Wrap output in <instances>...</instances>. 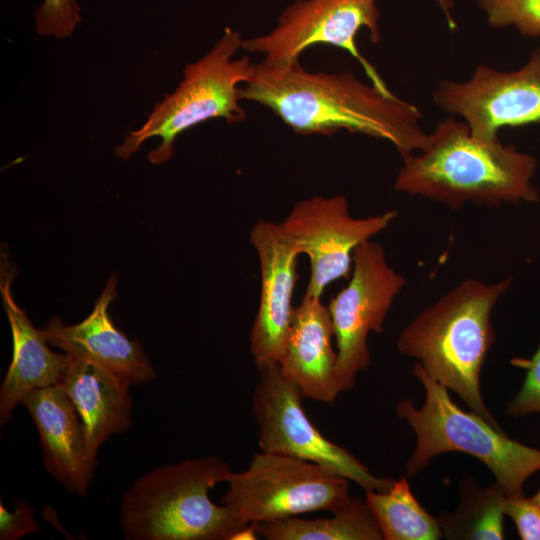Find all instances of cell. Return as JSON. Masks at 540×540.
Listing matches in <instances>:
<instances>
[{
  "label": "cell",
  "instance_id": "obj_19",
  "mask_svg": "<svg viewBox=\"0 0 540 540\" xmlns=\"http://www.w3.org/2000/svg\"><path fill=\"white\" fill-rule=\"evenodd\" d=\"M268 540H381L379 527L366 502L351 496L331 517L305 519L293 516L254 524Z\"/></svg>",
  "mask_w": 540,
  "mask_h": 540
},
{
  "label": "cell",
  "instance_id": "obj_15",
  "mask_svg": "<svg viewBox=\"0 0 540 540\" xmlns=\"http://www.w3.org/2000/svg\"><path fill=\"white\" fill-rule=\"evenodd\" d=\"M20 404L37 428L45 471L67 493L85 496L94 467L89 461L81 419L67 394L60 386L50 385L30 391Z\"/></svg>",
  "mask_w": 540,
  "mask_h": 540
},
{
  "label": "cell",
  "instance_id": "obj_7",
  "mask_svg": "<svg viewBox=\"0 0 540 540\" xmlns=\"http://www.w3.org/2000/svg\"><path fill=\"white\" fill-rule=\"evenodd\" d=\"M221 502L246 524L276 521L347 504L349 480L320 465L275 453H256L248 468L231 471Z\"/></svg>",
  "mask_w": 540,
  "mask_h": 540
},
{
  "label": "cell",
  "instance_id": "obj_24",
  "mask_svg": "<svg viewBox=\"0 0 540 540\" xmlns=\"http://www.w3.org/2000/svg\"><path fill=\"white\" fill-rule=\"evenodd\" d=\"M511 364L525 369L523 384L508 402L506 412L511 417H525L540 413V343L531 358H513Z\"/></svg>",
  "mask_w": 540,
  "mask_h": 540
},
{
  "label": "cell",
  "instance_id": "obj_3",
  "mask_svg": "<svg viewBox=\"0 0 540 540\" xmlns=\"http://www.w3.org/2000/svg\"><path fill=\"white\" fill-rule=\"evenodd\" d=\"M512 278L466 279L425 308L400 333L397 348L472 409L501 429L483 401L480 375L495 343L491 314Z\"/></svg>",
  "mask_w": 540,
  "mask_h": 540
},
{
  "label": "cell",
  "instance_id": "obj_16",
  "mask_svg": "<svg viewBox=\"0 0 540 540\" xmlns=\"http://www.w3.org/2000/svg\"><path fill=\"white\" fill-rule=\"evenodd\" d=\"M334 327L321 297L303 296L294 308L284 353L278 364L282 376L306 398L332 403L342 392L333 350Z\"/></svg>",
  "mask_w": 540,
  "mask_h": 540
},
{
  "label": "cell",
  "instance_id": "obj_22",
  "mask_svg": "<svg viewBox=\"0 0 540 540\" xmlns=\"http://www.w3.org/2000/svg\"><path fill=\"white\" fill-rule=\"evenodd\" d=\"M493 28L513 26L524 36H540V0H477Z\"/></svg>",
  "mask_w": 540,
  "mask_h": 540
},
{
  "label": "cell",
  "instance_id": "obj_26",
  "mask_svg": "<svg viewBox=\"0 0 540 540\" xmlns=\"http://www.w3.org/2000/svg\"><path fill=\"white\" fill-rule=\"evenodd\" d=\"M40 532L31 506L22 499L15 500V509L9 511L0 502V539L17 540L29 533Z\"/></svg>",
  "mask_w": 540,
  "mask_h": 540
},
{
  "label": "cell",
  "instance_id": "obj_5",
  "mask_svg": "<svg viewBox=\"0 0 540 540\" xmlns=\"http://www.w3.org/2000/svg\"><path fill=\"white\" fill-rule=\"evenodd\" d=\"M413 374L425 389V402L416 408L409 398L398 401L397 416L416 434L415 449L406 463L412 477L445 452H463L477 458L494 475L506 497L523 495L525 481L540 470V449L511 439L476 412H465L450 398L447 388L415 363Z\"/></svg>",
  "mask_w": 540,
  "mask_h": 540
},
{
  "label": "cell",
  "instance_id": "obj_8",
  "mask_svg": "<svg viewBox=\"0 0 540 540\" xmlns=\"http://www.w3.org/2000/svg\"><path fill=\"white\" fill-rule=\"evenodd\" d=\"M259 382L252 396L261 451L316 463L365 491H388L393 479L375 476L350 451L327 439L311 422L302 405L303 395L286 380L278 365L258 368Z\"/></svg>",
  "mask_w": 540,
  "mask_h": 540
},
{
  "label": "cell",
  "instance_id": "obj_28",
  "mask_svg": "<svg viewBox=\"0 0 540 540\" xmlns=\"http://www.w3.org/2000/svg\"><path fill=\"white\" fill-rule=\"evenodd\" d=\"M538 504H540V488L539 490L533 495L531 496Z\"/></svg>",
  "mask_w": 540,
  "mask_h": 540
},
{
  "label": "cell",
  "instance_id": "obj_6",
  "mask_svg": "<svg viewBox=\"0 0 540 540\" xmlns=\"http://www.w3.org/2000/svg\"><path fill=\"white\" fill-rule=\"evenodd\" d=\"M243 40L240 33L226 28L210 51L185 67L178 87L155 105L139 129L126 136L115 155L128 159L146 140L158 137L160 144L148 160L161 164L173 156L174 142L186 130L214 118L230 124L244 121L240 88L250 79L254 63L247 55L236 57Z\"/></svg>",
  "mask_w": 540,
  "mask_h": 540
},
{
  "label": "cell",
  "instance_id": "obj_20",
  "mask_svg": "<svg viewBox=\"0 0 540 540\" xmlns=\"http://www.w3.org/2000/svg\"><path fill=\"white\" fill-rule=\"evenodd\" d=\"M365 502L384 540H436L443 536L438 518L421 506L404 477L394 481L388 491H366Z\"/></svg>",
  "mask_w": 540,
  "mask_h": 540
},
{
  "label": "cell",
  "instance_id": "obj_18",
  "mask_svg": "<svg viewBox=\"0 0 540 540\" xmlns=\"http://www.w3.org/2000/svg\"><path fill=\"white\" fill-rule=\"evenodd\" d=\"M56 385L81 419L89 461L95 467L99 448L132 425L131 385L95 363L72 357Z\"/></svg>",
  "mask_w": 540,
  "mask_h": 540
},
{
  "label": "cell",
  "instance_id": "obj_1",
  "mask_svg": "<svg viewBox=\"0 0 540 540\" xmlns=\"http://www.w3.org/2000/svg\"><path fill=\"white\" fill-rule=\"evenodd\" d=\"M240 95L270 109L298 134L360 133L388 141L402 158L428 140L417 106L351 72H310L299 60L254 63Z\"/></svg>",
  "mask_w": 540,
  "mask_h": 540
},
{
  "label": "cell",
  "instance_id": "obj_12",
  "mask_svg": "<svg viewBox=\"0 0 540 540\" xmlns=\"http://www.w3.org/2000/svg\"><path fill=\"white\" fill-rule=\"evenodd\" d=\"M444 112L461 116L472 135L499 140L502 127L540 122V48L512 72L479 65L466 81L441 80L433 92Z\"/></svg>",
  "mask_w": 540,
  "mask_h": 540
},
{
  "label": "cell",
  "instance_id": "obj_21",
  "mask_svg": "<svg viewBox=\"0 0 540 540\" xmlns=\"http://www.w3.org/2000/svg\"><path fill=\"white\" fill-rule=\"evenodd\" d=\"M459 506L438 518L447 539L500 540L504 534L505 494L495 481L481 487L472 480L462 482Z\"/></svg>",
  "mask_w": 540,
  "mask_h": 540
},
{
  "label": "cell",
  "instance_id": "obj_2",
  "mask_svg": "<svg viewBox=\"0 0 540 540\" xmlns=\"http://www.w3.org/2000/svg\"><path fill=\"white\" fill-rule=\"evenodd\" d=\"M394 188L458 209L467 203L497 207L534 203L537 160L499 140L474 137L465 121L449 117L428 134L426 145L402 158Z\"/></svg>",
  "mask_w": 540,
  "mask_h": 540
},
{
  "label": "cell",
  "instance_id": "obj_27",
  "mask_svg": "<svg viewBox=\"0 0 540 540\" xmlns=\"http://www.w3.org/2000/svg\"><path fill=\"white\" fill-rule=\"evenodd\" d=\"M436 1H437V4L439 5L441 11L445 15V18H446L449 29L451 31L456 30L457 29V24H456V21L453 18V15H452V10L454 8L455 1L454 0H436Z\"/></svg>",
  "mask_w": 540,
  "mask_h": 540
},
{
  "label": "cell",
  "instance_id": "obj_14",
  "mask_svg": "<svg viewBox=\"0 0 540 540\" xmlns=\"http://www.w3.org/2000/svg\"><path fill=\"white\" fill-rule=\"evenodd\" d=\"M116 286L113 274L93 310L81 322L65 325L54 316L40 331L49 344L72 358L95 363L131 386L149 383L156 373L142 345L117 329L109 314Z\"/></svg>",
  "mask_w": 540,
  "mask_h": 540
},
{
  "label": "cell",
  "instance_id": "obj_13",
  "mask_svg": "<svg viewBox=\"0 0 540 540\" xmlns=\"http://www.w3.org/2000/svg\"><path fill=\"white\" fill-rule=\"evenodd\" d=\"M261 274L250 352L258 368L278 365L285 350L294 308L299 253L279 223L260 220L250 231Z\"/></svg>",
  "mask_w": 540,
  "mask_h": 540
},
{
  "label": "cell",
  "instance_id": "obj_23",
  "mask_svg": "<svg viewBox=\"0 0 540 540\" xmlns=\"http://www.w3.org/2000/svg\"><path fill=\"white\" fill-rule=\"evenodd\" d=\"M81 21L76 0H44L36 9V31L46 37H69Z\"/></svg>",
  "mask_w": 540,
  "mask_h": 540
},
{
  "label": "cell",
  "instance_id": "obj_17",
  "mask_svg": "<svg viewBox=\"0 0 540 540\" xmlns=\"http://www.w3.org/2000/svg\"><path fill=\"white\" fill-rule=\"evenodd\" d=\"M7 255H1L0 292L13 339V356L0 388V424L6 425L15 407L30 391L56 385L70 362L66 353L52 351L40 329L14 300L11 292L14 270Z\"/></svg>",
  "mask_w": 540,
  "mask_h": 540
},
{
  "label": "cell",
  "instance_id": "obj_9",
  "mask_svg": "<svg viewBox=\"0 0 540 540\" xmlns=\"http://www.w3.org/2000/svg\"><path fill=\"white\" fill-rule=\"evenodd\" d=\"M377 0H296L287 6L277 25L267 34L243 40L242 49L260 54L264 63L285 64L299 60L315 45H330L355 58L371 83L389 91L376 69L362 56L356 38L367 29L370 40L381 38Z\"/></svg>",
  "mask_w": 540,
  "mask_h": 540
},
{
  "label": "cell",
  "instance_id": "obj_10",
  "mask_svg": "<svg viewBox=\"0 0 540 540\" xmlns=\"http://www.w3.org/2000/svg\"><path fill=\"white\" fill-rule=\"evenodd\" d=\"M405 282L390 266L379 243L369 240L355 250L349 281L328 305L342 392L352 389L358 373L370 365L368 336L383 332L387 315Z\"/></svg>",
  "mask_w": 540,
  "mask_h": 540
},
{
  "label": "cell",
  "instance_id": "obj_25",
  "mask_svg": "<svg viewBox=\"0 0 540 540\" xmlns=\"http://www.w3.org/2000/svg\"><path fill=\"white\" fill-rule=\"evenodd\" d=\"M503 512L513 520L522 540H540V504L532 497L505 496Z\"/></svg>",
  "mask_w": 540,
  "mask_h": 540
},
{
  "label": "cell",
  "instance_id": "obj_11",
  "mask_svg": "<svg viewBox=\"0 0 540 540\" xmlns=\"http://www.w3.org/2000/svg\"><path fill=\"white\" fill-rule=\"evenodd\" d=\"M398 216L389 210L354 217L344 195L314 196L297 202L279 223L298 253L308 257L305 296L321 297L326 287L352 272L355 250L385 230Z\"/></svg>",
  "mask_w": 540,
  "mask_h": 540
},
{
  "label": "cell",
  "instance_id": "obj_4",
  "mask_svg": "<svg viewBox=\"0 0 540 540\" xmlns=\"http://www.w3.org/2000/svg\"><path fill=\"white\" fill-rule=\"evenodd\" d=\"M232 471L218 456L186 459L137 478L123 494L120 526L128 540H233L247 525L209 490Z\"/></svg>",
  "mask_w": 540,
  "mask_h": 540
}]
</instances>
